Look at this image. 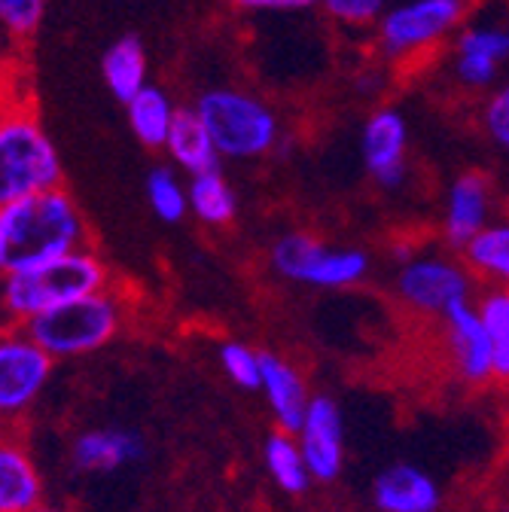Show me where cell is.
I'll list each match as a JSON object with an SVG mask.
<instances>
[{
  "instance_id": "cell-32",
  "label": "cell",
  "mask_w": 509,
  "mask_h": 512,
  "mask_svg": "<svg viewBox=\"0 0 509 512\" xmlns=\"http://www.w3.org/2000/svg\"><path fill=\"white\" fill-rule=\"evenodd\" d=\"M31 512H71V509H65V506H55V503H40V506H34Z\"/></svg>"
},
{
  "instance_id": "cell-27",
  "label": "cell",
  "mask_w": 509,
  "mask_h": 512,
  "mask_svg": "<svg viewBox=\"0 0 509 512\" xmlns=\"http://www.w3.org/2000/svg\"><path fill=\"white\" fill-rule=\"evenodd\" d=\"M220 366L226 372V378L235 384V388L241 391H260V384H263V351L257 348H250L247 342H223L220 351Z\"/></svg>"
},
{
  "instance_id": "cell-12",
  "label": "cell",
  "mask_w": 509,
  "mask_h": 512,
  "mask_svg": "<svg viewBox=\"0 0 509 512\" xmlns=\"http://www.w3.org/2000/svg\"><path fill=\"white\" fill-rule=\"evenodd\" d=\"M503 64H509V25L476 22L458 31L452 52V77L461 89L488 92L497 86Z\"/></svg>"
},
{
  "instance_id": "cell-24",
  "label": "cell",
  "mask_w": 509,
  "mask_h": 512,
  "mask_svg": "<svg viewBox=\"0 0 509 512\" xmlns=\"http://www.w3.org/2000/svg\"><path fill=\"white\" fill-rule=\"evenodd\" d=\"M189 189V211L205 226H229L238 214V196L232 183L220 168L193 174L186 183Z\"/></svg>"
},
{
  "instance_id": "cell-26",
  "label": "cell",
  "mask_w": 509,
  "mask_h": 512,
  "mask_svg": "<svg viewBox=\"0 0 509 512\" xmlns=\"http://www.w3.org/2000/svg\"><path fill=\"white\" fill-rule=\"evenodd\" d=\"M147 202L153 208V214L162 220V223H180L186 214H189V189L186 183L177 177L174 168L168 165H156L150 174H147Z\"/></svg>"
},
{
  "instance_id": "cell-15",
  "label": "cell",
  "mask_w": 509,
  "mask_h": 512,
  "mask_svg": "<svg viewBox=\"0 0 509 512\" xmlns=\"http://www.w3.org/2000/svg\"><path fill=\"white\" fill-rule=\"evenodd\" d=\"M442 485L412 461H394L372 479V506L378 512H442Z\"/></svg>"
},
{
  "instance_id": "cell-9",
  "label": "cell",
  "mask_w": 509,
  "mask_h": 512,
  "mask_svg": "<svg viewBox=\"0 0 509 512\" xmlns=\"http://www.w3.org/2000/svg\"><path fill=\"white\" fill-rule=\"evenodd\" d=\"M55 360L25 327H0V424L16 427L40 400Z\"/></svg>"
},
{
  "instance_id": "cell-20",
  "label": "cell",
  "mask_w": 509,
  "mask_h": 512,
  "mask_svg": "<svg viewBox=\"0 0 509 512\" xmlns=\"http://www.w3.org/2000/svg\"><path fill=\"white\" fill-rule=\"evenodd\" d=\"M104 71V83L110 89V95L122 104H129L141 89L150 86L147 74H150V58L147 49L138 37H119L116 43H110V49L104 52L101 61Z\"/></svg>"
},
{
  "instance_id": "cell-7",
  "label": "cell",
  "mask_w": 509,
  "mask_h": 512,
  "mask_svg": "<svg viewBox=\"0 0 509 512\" xmlns=\"http://www.w3.org/2000/svg\"><path fill=\"white\" fill-rule=\"evenodd\" d=\"M467 0H403L375 25V49L391 64H409L449 40L467 19Z\"/></svg>"
},
{
  "instance_id": "cell-5",
  "label": "cell",
  "mask_w": 509,
  "mask_h": 512,
  "mask_svg": "<svg viewBox=\"0 0 509 512\" xmlns=\"http://www.w3.org/2000/svg\"><path fill=\"white\" fill-rule=\"evenodd\" d=\"M193 110L208 125L220 159H263L275 153L284 135L275 107L247 89L214 86L196 98Z\"/></svg>"
},
{
  "instance_id": "cell-30",
  "label": "cell",
  "mask_w": 509,
  "mask_h": 512,
  "mask_svg": "<svg viewBox=\"0 0 509 512\" xmlns=\"http://www.w3.org/2000/svg\"><path fill=\"white\" fill-rule=\"evenodd\" d=\"M46 13V0H0V34L10 40H28Z\"/></svg>"
},
{
  "instance_id": "cell-34",
  "label": "cell",
  "mask_w": 509,
  "mask_h": 512,
  "mask_svg": "<svg viewBox=\"0 0 509 512\" xmlns=\"http://www.w3.org/2000/svg\"><path fill=\"white\" fill-rule=\"evenodd\" d=\"M0 427H4V424H0Z\"/></svg>"
},
{
  "instance_id": "cell-1",
  "label": "cell",
  "mask_w": 509,
  "mask_h": 512,
  "mask_svg": "<svg viewBox=\"0 0 509 512\" xmlns=\"http://www.w3.org/2000/svg\"><path fill=\"white\" fill-rule=\"evenodd\" d=\"M89 223L65 186L0 208V278L89 247Z\"/></svg>"
},
{
  "instance_id": "cell-19",
  "label": "cell",
  "mask_w": 509,
  "mask_h": 512,
  "mask_svg": "<svg viewBox=\"0 0 509 512\" xmlns=\"http://www.w3.org/2000/svg\"><path fill=\"white\" fill-rule=\"evenodd\" d=\"M165 150H168V156H171V162L177 168L189 171V177L220 168L217 144H214V138L208 132V125L199 119V113L193 107H180L177 110V119L171 125Z\"/></svg>"
},
{
  "instance_id": "cell-4",
  "label": "cell",
  "mask_w": 509,
  "mask_h": 512,
  "mask_svg": "<svg viewBox=\"0 0 509 512\" xmlns=\"http://www.w3.org/2000/svg\"><path fill=\"white\" fill-rule=\"evenodd\" d=\"M125 317V296L107 287L37 314L25 330L52 360H71L107 348L125 327Z\"/></svg>"
},
{
  "instance_id": "cell-3",
  "label": "cell",
  "mask_w": 509,
  "mask_h": 512,
  "mask_svg": "<svg viewBox=\"0 0 509 512\" xmlns=\"http://www.w3.org/2000/svg\"><path fill=\"white\" fill-rule=\"evenodd\" d=\"M61 180L58 150L31 104L10 101L0 107V208L58 189Z\"/></svg>"
},
{
  "instance_id": "cell-29",
  "label": "cell",
  "mask_w": 509,
  "mask_h": 512,
  "mask_svg": "<svg viewBox=\"0 0 509 512\" xmlns=\"http://www.w3.org/2000/svg\"><path fill=\"white\" fill-rule=\"evenodd\" d=\"M321 7L342 28H375L388 13V0H321Z\"/></svg>"
},
{
  "instance_id": "cell-16",
  "label": "cell",
  "mask_w": 509,
  "mask_h": 512,
  "mask_svg": "<svg viewBox=\"0 0 509 512\" xmlns=\"http://www.w3.org/2000/svg\"><path fill=\"white\" fill-rule=\"evenodd\" d=\"M147 455L144 436L125 427H95L83 430L71 442V464L77 473L101 476L116 473L122 467H132Z\"/></svg>"
},
{
  "instance_id": "cell-10",
  "label": "cell",
  "mask_w": 509,
  "mask_h": 512,
  "mask_svg": "<svg viewBox=\"0 0 509 512\" xmlns=\"http://www.w3.org/2000/svg\"><path fill=\"white\" fill-rule=\"evenodd\" d=\"M406 150H409V119L403 116V110L391 104L375 107L360 128V159L369 177L378 183V189L397 192L406 186L409 180Z\"/></svg>"
},
{
  "instance_id": "cell-31",
  "label": "cell",
  "mask_w": 509,
  "mask_h": 512,
  "mask_svg": "<svg viewBox=\"0 0 509 512\" xmlns=\"http://www.w3.org/2000/svg\"><path fill=\"white\" fill-rule=\"evenodd\" d=\"M232 4L244 13H302L321 0H232Z\"/></svg>"
},
{
  "instance_id": "cell-33",
  "label": "cell",
  "mask_w": 509,
  "mask_h": 512,
  "mask_svg": "<svg viewBox=\"0 0 509 512\" xmlns=\"http://www.w3.org/2000/svg\"><path fill=\"white\" fill-rule=\"evenodd\" d=\"M13 98H7V92H4V86H0V107H4V104H10Z\"/></svg>"
},
{
  "instance_id": "cell-11",
  "label": "cell",
  "mask_w": 509,
  "mask_h": 512,
  "mask_svg": "<svg viewBox=\"0 0 509 512\" xmlns=\"http://www.w3.org/2000/svg\"><path fill=\"white\" fill-rule=\"evenodd\" d=\"M442 336L449 366L464 384L482 388L494 381V345L473 299L458 302L442 314Z\"/></svg>"
},
{
  "instance_id": "cell-8",
  "label": "cell",
  "mask_w": 509,
  "mask_h": 512,
  "mask_svg": "<svg viewBox=\"0 0 509 512\" xmlns=\"http://www.w3.org/2000/svg\"><path fill=\"white\" fill-rule=\"evenodd\" d=\"M473 275L464 260H452L449 253L436 250H397L394 296L418 317H439L458 302L473 299Z\"/></svg>"
},
{
  "instance_id": "cell-13",
  "label": "cell",
  "mask_w": 509,
  "mask_h": 512,
  "mask_svg": "<svg viewBox=\"0 0 509 512\" xmlns=\"http://www.w3.org/2000/svg\"><path fill=\"white\" fill-rule=\"evenodd\" d=\"M299 448L314 482H336L345 470V415L330 394H314L299 430Z\"/></svg>"
},
{
  "instance_id": "cell-6",
  "label": "cell",
  "mask_w": 509,
  "mask_h": 512,
  "mask_svg": "<svg viewBox=\"0 0 509 512\" xmlns=\"http://www.w3.org/2000/svg\"><path fill=\"white\" fill-rule=\"evenodd\" d=\"M269 266L278 278L314 287V290H348L369 278L372 260L360 247H330L314 232L290 229L269 247Z\"/></svg>"
},
{
  "instance_id": "cell-14",
  "label": "cell",
  "mask_w": 509,
  "mask_h": 512,
  "mask_svg": "<svg viewBox=\"0 0 509 512\" xmlns=\"http://www.w3.org/2000/svg\"><path fill=\"white\" fill-rule=\"evenodd\" d=\"M491 223V180L482 171L458 174L445 189L442 238L452 250H464Z\"/></svg>"
},
{
  "instance_id": "cell-17",
  "label": "cell",
  "mask_w": 509,
  "mask_h": 512,
  "mask_svg": "<svg viewBox=\"0 0 509 512\" xmlns=\"http://www.w3.org/2000/svg\"><path fill=\"white\" fill-rule=\"evenodd\" d=\"M43 503V479L16 427H0V512H31Z\"/></svg>"
},
{
  "instance_id": "cell-21",
  "label": "cell",
  "mask_w": 509,
  "mask_h": 512,
  "mask_svg": "<svg viewBox=\"0 0 509 512\" xmlns=\"http://www.w3.org/2000/svg\"><path fill=\"white\" fill-rule=\"evenodd\" d=\"M461 260L473 278L485 281L488 287L509 290V220L488 223L464 250Z\"/></svg>"
},
{
  "instance_id": "cell-23",
  "label": "cell",
  "mask_w": 509,
  "mask_h": 512,
  "mask_svg": "<svg viewBox=\"0 0 509 512\" xmlns=\"http://www.w3.org/2000/svg\"><path fill=\"white\" fill-rule=\"evenodd\" d=\"M263 464H266V473L272 476V482L290 497H302L314 482L296 433H284L275 427L263 442Z\"/></svg>"
},
{
  "instance_id": "cell-22",
  "label": "cell",
  "mask_w": 509,
  "mask_h": 512,
  "mask_svg": "<svg viewBox=\"0 0 509 512\" xmlns=\"http://www.w3.org/2000/svg\"><path fill=\"white\" fill-rule=\"evenodd\" d=\"M177 110L171 95L159 86H147L141 89L129 104H125V113H129V128L132 135L147 147V150H165L171 125L177 119Z\"/></svg>"
},
{
  "instance_id": "cell-2",
  "label": "cell",
  "mask_w": 509,
  "mask_h": 512,
  "mask_svg": "<svg viewBox=\"0 0 509 512\" xmlns=\"http://www.w3.org/2000/svg\"><path fill=\"white\" fill-rule=\"evenodd\" d=\"M113 287L101 253L80 247L28 272L0 278V327H25L49 308Z\"/></svg>"
},
{
  "instance_id": "cell-18",
  "label": "cell",
  "mask_w": 509,
  "mask_h": 512,
  "mask_svg": "<svg viewBox=\"0 0 509 512\" xmlns=\"http://www.w3.org/2000/svg\"><path fill=\"white\" fill-rule=\"evenodd\" d=\"M260 394L266 397L275 427L284 433H296L314 394L308 391L305 375L296 369V363H290L287 357L275 354V351H263V384Z\"/></svg>"
},
{
  "instance_id": "cell-28",
  "label": "cell",
  "mask_w": 509,
  "mask_h": 512,
  "mask_svg": "<svg viewBox=\"0 0 509 512\" xmlns=\"http://www.w3.org/2000/svg\"><path fill=\"white\" fill-rule=\"evenodd\" d=\"M479 125L485 138L509 156V80L494 86L479 110Z\"/></svg>"
},
{
  "instance_id": "cell-25",
  "label": "cell",
  "mask_w": 509,
  "mask_h": 512,
  "mask_svg": "<svg viewBox=\"0 0 509 512\" xmlns=\"http://www.w3.org/2000/svg\"><path fill=\"white\" fill-rule=\"evenodd\" d=\"M476 308L494 345V381H509V290L488 287L476 299Z\"/></svg>"
}]
</instances>
